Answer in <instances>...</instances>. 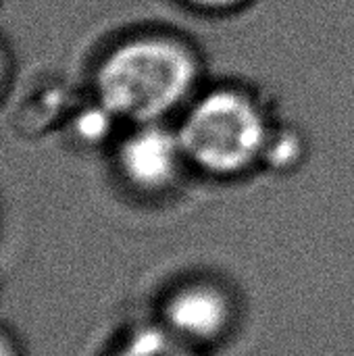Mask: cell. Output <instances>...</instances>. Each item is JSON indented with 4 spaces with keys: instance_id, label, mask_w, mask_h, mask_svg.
I'll use <instances>...</instances> for the list:
<instances>
[{
    "instance_id": "cell-7",
    "label": "cell",
    "mask_w": 354,
    "mask_h": 356,
    "mask_svg": "<svg viewBox=\"0 0 354 356\" xmlns=\"http://www.w3.org/2000/svg\"><path fill=\"white\" fill-rule=\"evenodd\" d=\"M0 356H27L19 336L2 323H0Z\"/></svg>"
},
{
    "instance_id": "cell-5",
    "label": "cell",
    "mask_w": 354,
    "mask_h": 356,
    "mask_svg": "<svg viewBox=\"0 0 354 356\" xmlns=\"http://www.w3.org/2000/svg\"><path fill=\"white\" fill-rule=\"evenodd\" d=\"M111 356H194L190 344L179 340L169 330H140L129 334Z\"/></svg>"
},
{
    "instance_id": "cell-1",
    "label": "cell",
    "mask_w": 354,
    "mask_h": 356,
    "mask_svg": "<svg viewBox=\"0 0 354 356\" xmlns=\"http://www.w3.org/2000/svg\"><path fill=\"white\" fill-rule=\"evenodd\" d=\"M196 65L188 50L161 38L115 46L94 71L96 102L134 125L159 121L190 92Z\"/></svg>"
},
{
    "instance_id": "cell-4",
    "label": "cell",
    "mask_w": 354,
    "mask_h": 356,
    "mask_svg": "<svg viewBox=\"0 0 354 356\" xmlns=\"http://www.w3.org/2000/svg\"><path fill=\"white\" fill-rule=\"evenodd\" d=\"M227 300L209 286H188L165 307L167 330L186 344L215 340L227 327Z\"/></svg>"
},
{
    "instance_id": "cell-2",
    "label": "cell",
    "mask_w": 354,
    "mask_h": 356,
    "mask_svg": "<svg viewBox=\"0 0 354 356\" xmlns=\"http://www.w3.org/2000/svg\"><path fill=\"white\" fill-rule=\"evenodd\" d=\"M177 134L186 159L213 173L246 169L265 148L261 113L236 92H213L198 100Z\"/></svg>"
},
{
    "instance_id": "cell-8",
    "label": "cell",
    "mask_w": 354,
    "mask_h": 356,
    "mask_svg": "<svg viewBox=\"0 0 354 356\" xmlns=\"http://www.w3.org/2000/svg\"><path fill=\"white\" fill-rule=\"evenodd\" d=\"M200 6H227V4H234L236 0H192Z\"/></svg>"
},
{
    "instance_id": "cell-3",
    "label": "cell",
    "mask_w": 354,
    "mask_h": 356,
    "mask_svg": "<svg viewBox=\"0 0 354 356\" xmlns=\"http://www.w3.org/2000/svg\"><path fill=\"white\" fill-rule=\"evenodd\" d=\"M186 152L179 134L161 127L156 121L140 123L117 148V169L140 190H161L179 173Z\"/></svg>"
},
{
    "instance_id": "cell-6",
    "label": "cell",
    "mask_w": 354,
    "mask_h": 356,
    "mask_svg": "<svg viewBox=\"0 0 354 356\" xmlns=\"http://www.w3.org/2000/svg\"><path fill=\"white\" fill-rule=\"evenodd\" d=\"M13 67H15L13 54H10V50H8L6 42L0 38V102H2V98L6 96L8 86H10V81H13Z\"/></svg>"
}]
</instances>
